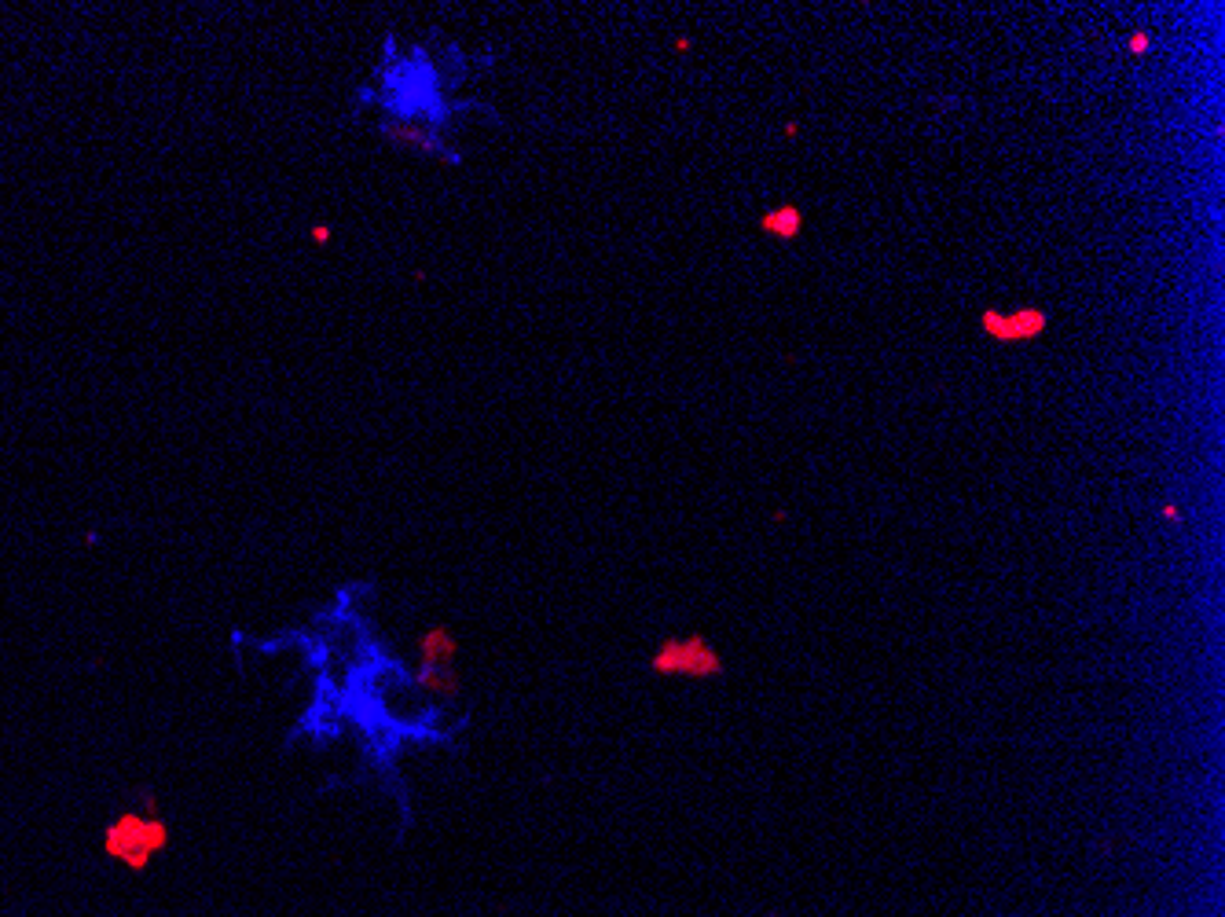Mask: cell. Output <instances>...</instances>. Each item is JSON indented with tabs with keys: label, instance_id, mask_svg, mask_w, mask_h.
Segmentation results:
<instances>
[{
	"label": "cell",
	"instance_id": "6da1fadb",
	"mask_svg": "<svg viewBox=\"0 0 1225 917\" xmlns=\"http://www.w3.org/2000/svg\"><path fill=\"white\" fill-rule=\"evenodd\" d=\"M173 844V829L162 815H158V804L147 800V807H129V811H118V815L103 826L100 848L111 862H118L122 870L129 873H147L151 862L169 851Z\"/></svg>",
	"mask_w": 1225,
	"mask_h": 917
},
{
	"label": "cell",
	"instance_id": "7a4b0ae2",
	"mask_svg": "<svg viewBox=\"0 0 1225 917\" xmlns=\"http://www.w3.org/2000/svg\"><path fill=\"white\" fill-rule=\"evenodd\" d=\"M650 672L661 679H719L723 675V657L701 631L690 635H668V639L653 650Z\"/></svg>",
	"mask_w": 1225,
	"mask_h": 917
},
{
	"label": "cell",
	"instance_id": "3957f363",
	"mask_svg": "<svg viewBox=\"0 0 1225 917\" xmlns=\"http://www.w3.org/2000/svg\"><path fill=\"white\" fill-rule=\"evenodd\" d=\"M980 331L998 345L1038 342L1049 331V312L1038 305H1016V309H983Z\"/></svg>",
	"mask_w": 1225,
	"mask_h": 917
},
{
	"label": "cell",
	"instance_id": "277c9868",
	"mask_svg": "<svg viewBox=\"0 0 1225 917\" xmlns=\"http://www.w3.org/2000/svg\"><path fill=\"white\" fill-rule=\"evenodd\" d=\"M455 657H459V639L452 635V628L430 624L419 635V668H452Z\"/></svg>",
	"mask_w": 1225,
	"mask_h": 917
},
{
	"label": "cell",
	"instance_id": "5b68a950",
	"mask_svg": "<svg viewBox=\"0 0 1225 917\" xmlns=\"http://www.w3.org/2000/svg\"><path fill=\"white\" fill-rule=\"evenodd\" d=\"M760 232L778 239V243H793L796 235L804 232V210L785 202V206H774L760 217Z\"/></svg>",
	"mask_w": 1225,
	"mask_h": 917
},
{
	"label": "cell",
	"instance_id": "8992f818",
	"mask_svg": "<svg viewBox=\"0 0 1225 917\" xmlns=\"http://www.w3.org/2000/svg\"><path fill=\"white\" fill-rule=\"evenodd\" d=\"M415 683L426 690V694L441 697V701H452L459 697V672L452 668H415Z\"/></svg>",
	"mask_w": 1225,
	"mask_h": 917
},
{
	"label": "cell",
	"instance_id": "52a82bcc",
	"mask_svg": "<svg viewBox=\"0 0 1225 917\" xmlns=\"http://www.w3.org/2000/svg\"><path fill=\"white\" fill-rule=\"evenodd\" d=\"M331 235H334V232L327 228V224H316V228L309 232V239H312L316 246H327V243H331Z\"/></svg>",
	"mask_w": 1225,
	"mask_h": 917
},
{
	"label": "cell",
	"instance_id": "ba28073f",
	"mask_svg": "<svg viewBox=\"0 0 1225 917\" xmlns=\"http://www.w3.org/2000/svg\"><path fill=\"white\" fill-rule=\"evenodd\" d=\"M1148 48H1152V37H1148V34L1130 37V52H1134V56H1141V52H1148Z\"/></svg>",
	"mask_w": 1225,
	"mask_h": 917
}]
</instances>
